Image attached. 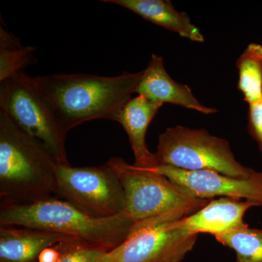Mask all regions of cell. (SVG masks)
Returning <instances> with one entry per match:
<instances>
[{
	"label": "cell",
	"mask_w": 262,
	"mask_h": 262,
	"mask_svg": "<svg viewBox=\"0 0 262 262\" xmlns=\"http://www.w3.org/2000/svg\"><path fill=\"white\" fill-rule=\"evenodd\" d=\"M256 203L246 200L220 198L211 200L206 206L178 221V225L189 233H208L216 237L246 227L244 216Z\"/></svg>",
	"instance_id": "11"
},
{
	"label": "cell",
	"mask_w": 262,
	"mask_h": 262,
	"mask_svg": "<svg viewBox=\"0 0 262 262\" xmlns=\"http://www.w3.org/2000/svg\"><path fill=\"white\" fill-rule=\"evenodd\" d=\"M239 70L237 89L248 103L262 99V46L256 43L248 45L236 62Z\"/></svg>",
	"instance_id": "15"
},
{
	"label": "cell",
	"mask_w": 262,
	"mask_h": 262,
	"mask_svg": "<svg viewBox=\"0 0 262 262\" xmlns=\"http://www.w3.org/2000/svg\"><path fill=\"white\" fill-rule=\"evenodd\" d=\"M148 170L166 177L198 199L237 198L262 207V172L253 178L238 179L213 170H185L168 165H157Z\"/></svg>",
	"instance_id": "9"
},
{
	"label": "cell",
	"mask_w": 262,
	"mask_h": 262,
	"mask_svg": "<svg viewBox=\"0 0 262 262\" xmlns=\"http://www.w3.org/2000/svg\"><path fill=\"white\" fill-rule=\"evenodd\" d=\"M60 244L43 250L38 258V262H57L61 256Z\"/></svg>",
	"instance_id": "20"
},
{
	"label": "cell",
	"mask_w": 262,
	"mask_h": 262,
	"mask_svg": "<svg viewBox=\"0 0 262 262\" xmlns=\"http://www.w3.org/2000/svg\"><path fill=\"white\" fill-rule=\"evenodd\" d=\"M143 71L115 77L53 74L32 77L34 88L67 133L91 120L117 121L135 94Z\"/></svg>",
	"instance_id": "1"
},
{
	"label": "cell",
	"mask_w": 262,
	"mask_h": 262,
	"mask_svg": "<svg viewBox=\"0 0 262 262\" xmlns=\"http://www.w3.org/2000/svg\"><path fill=\"white\" fill-rule=\"evenodd\" d=\"M220 244L233 250L236 262H262V229L247 225L215 237Z\"/></svg>",
	"instance_id": "17"
},
{
	"label": "cell",
	"mask_w": 262,
	"mask_h": 262,
	"mask_svg": "<svg viewBox=\"0 0 262 262\" xmlns=\"http://www.w3.org/2000/svg\"><path fill=\"white\" fill-rule=\"evenodd\" d=\"M58 165L40 141L0 111L2 204H29L54 196Z\"/></svg>",
	"instance_id": "2"
},
{
	"label": "cell",
	"mask_w": 262,
	"mask_h": 262,
	"mask_svg": "<svg viewBox=\"0 0 262 262\" xmlns=\"http://www.w3.org/2000/svg\"><path fill=\"white\" fill-rule=\"evenodd\" d=\"M162 106L163 105L137 96L131 98L119 115L117 122L128 136L131 149L135 156L134 165L138 168L151 169L158 165L154 153L151 152L146 146V134Z\"/></svg>",
	"instance_id": "13"
},
{
	"label": "cell",
	"mask_w": 262,
	"mask_h": 262,
	"mask_svg": "<svg viewBox=\"0 0 262 262\" xmlns=\"http://www.w3.org/2000/svg\"><path fill=\"white\" fill-rule=\"evenodd\" d=\"M60 248L61 256L57 262H104L108 252L79 239L61 243Z\"/></svg>",
	"instance_id": "18"
},
{
	"label": "cell",
	"mask_w": 262,
	"mask_h": 262,
	"mask_svg": "<svg viewBox=\"0 0 262 262\" xmlns=\"http://www.w3.org/2000/svg\"><path fill=\"white\" fill-rule=\"evenodd\" d=\"M57 195L81 211L97 218H110L125 212L121 182L107 165L72 167L58 165Z\"/></svg>",
	"instance_id": "8"
},
{
	"label": "cell",
	"mask_w": 262,
	"mask_h": 262,
	"mask_svg": "<svg viewBox=\"0 0 262 262\" xmlns=\"http://www.w3.org/2000/svg\"><path fill=\"white\" fill-rule=\"evenodd\" d=\"M135 223L126 212L110 218H97L55 196L29 204L0 206V226L64 234L108 251L125 241Z\"/></svg>",
	"instance_id": "3"
},
{
	"label": "cell",
	"mask_w": 262,
	"mask_h": 262,
	"mask_svg": "<svg viewBox=\"0 0 262 262\" xmlns=\"http://www.w3.org/2000/svg\"><path fill=\"white\" fill-rule=\"evenodd\" d=\"M72 239L41 229L0 226V262H38L43 250Z\"/></svg>",
	"instance_id": "12"
},
{
	"label": "cell",
	"mask_w": 262,
	"mask_h": 262,
	"mask_svg": "<svg viewBox=\"0 0 262 262\" xmlns=\"http://www.w3.org/2000/svg\"><path fill=\"white\" fill-rule=\"evenodd\" d=\"M106 164L121 182L125 212L135 222L167 215L184 218L211 201L194 198L166 177L130 165L122 158H112Z\"/></svg>",
	"instance_id": "4"
},
{
	"label": "cell",
	"mask_w": 262,
	"mask_h": 262,
	"mask_svg": "<svg viewBox=\"0 0 262 262\" xmlns=\"http://www.w3.org/2000/svg\"><path fill=\"white\" fill-rule=\"evenodd\" d=\"M135 94L158 104L171 103L205 115L218 112L215 108L202 104L193 95L190 88L172 79L165 70L163 57L158 55L151 56L149 64L143 71Z\"/></svg>",
	"instance_id": "10"
},
{
	"label": "cell",
	"mask_w": 262,
	"mask_h": 262,
	"mask_svg": "<svg viewBox=\"0 0 262 262\" xmlns=\"http://www.w3.org/2000/svg\"><path fill=\"white\" fill-rule=\"evenodd\" d=\"M182 219L167 215L136 222L125 241L108 251L104 262H182L198 236L179 227Z\"/></svg>",
	"instance_id": "7"
},
{
	"label": "cell",
	"mask_w": 262,
	"mask_h": 262,
	"mask_svg": "<svg viewBox=\"0 0 262 262\" xmlns=\"http://www.w3.org/2000/svg\"><path fill=\"white\" fill-rule=\"evenodd\" d=\"M35 49L22 46L18 38L0 27V82L36 63Z\"/></svg>",
	"instance_id": "16"
},
{
	"label": "cell",
	"mask_w": 262,
	"mask_h": 262,
	"mask_svg": "<svg viewBox=\"0 0 262 262\" xmlns=\"http://www.w3.org/2000/svg\"><path fill=\"white\" fill-rule=\"evenodd\" d=\"M248 128L262 154V99L248 104Z\"/></svg>",
	"instance_id": "19"
},
{
	"label": "cell",
	"mask_w": 262,
	"mask_h": 262,
	"mask_svg": "<svg viewBox=\"0 0 262 262\" xmlns=\"http://www.w3.org/2000/svg\"><path fill=\"white\" fill-rule=\"evenodd\" d=\"M0 111L46 146L58 165H70L67 132L38 94L32 77L21 71L0 82Z\"/></svg>",
	"instance_id": "6"
},
{
	"label": "cell",
	"mask_w": 262,
	"mask_h": 262,
	"mask_svg": "<svg viewBox=\"0 0 262 262\" xmlns=\"http://www.w3.org/2000/svg\"><path fill=\"white\" fill-rule=\"evenodd\" d=\"M154 154L158 165L182 170H213L238 179L253 178L260 173L239 163L226 139L204 129L168 127L160 134Z\"/></svg>",
	"instance_id": "5"
},
{
	"label": "cell",
	"mask_w": 262,
	"mask_h": 262,
	"mask_svg": "<svg viewBox=\"0 0 262 262\" xmlns=\"http://www.w3.org/2000/svg\"><path fill=\"white\" fill-rule=\"evenodd\" d=\"M130 10L148 21L160 26L193 42H203L205 39L191 21L189 15L179 12L169 0H103Z\"/></svg>",
	"instance_id": "14"
}]
</instances>
